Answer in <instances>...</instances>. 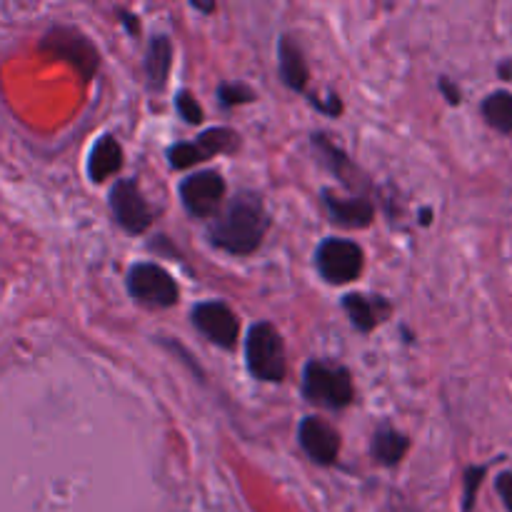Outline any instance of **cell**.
Instances as JSON below:
<instances>
[{
  "mask_svg": "<svg viewBox=\"0 0 512 512\" xmlns=\"http://www.w3.org/2000/svg\"><path fill=\"white\" fill-rule=\"evenodd\" d=\"M270 218L258 195L240 193L223 208V213L210 223L208 238L215 248L233 255H250L260 248Z\"/></svg>",
  "mask_w": 512,
  "mask_h": 512,
  "instance_id": "cell-1",
  "label": "cell"
},
{
  "mask_svg": "<svg viewBox=\"0 0 512 512\" xmlns=\"http://www.w3.org/2000/svg\"><path fill=\"white\" fill-rule=\"evenodd\" d=\"M303 393L310 403L323 405V408H348L353 403V380L348 370L340 365L310 360L303 373Z\"/></svg>",
  "mask_w": 512,
  "mask_h": 512,
  "instance_id": "cell-2",
  "label": "cell"
},
{
  "mask_svg": "<svg viewBox=\"0 0 512 512\" xmlns=\"http://www.w3.org/2000/svg\"><path fill=\"white\" fill-rule=\"evenodd\" d=\"M245 358H248L250 373L265 383H280L288 373L283 338L270 323H258L250 328L248 340H245Z\"/></svg>",
  "mask_w": 512,
  "mask_h": 512,
  "instance_id": "cell-3",
  "label": "cell"
},
{
  "mask_svg": "<svg viewBox=\"0 0 512 512\" xmlns=\"http://www.w3.org/2000/svg\"><path fill=\"white\" fill-rule=\"evenodd\" d=\"M315 265L328 283H353L363 273V250L353 240L328 238L315 250Z\"/></svg>",
  "mask_w": 512,
  "mask_h": 512,
  "instance_id": "cell-4",
  "label": "cell"
},
{
  "mask_svg": "<svg viewBox=\"0 0 512 512\" xmlns=\"http://www.w3.org/2000/svg\"><path fill=\"white\" fill-rule=\"evenodd\" d=\"M128 290L138 303L150 305V308H170L180 298L173 275L155 263H138L130 268Z\"/></svg>",
  "mask_w": 512,
  "mask_h": 512,
  "instance_id": "cell-5",
  "label": "cell"
},
{
  "mask_svg": "<svg viewBox=\"0 0 512 512\" xmlns=\"http://www.w3.org/2000/svg\"><path fill=\"white\" fill-rule=\"evenodd\" d=\"M43 50H48L55 58H63L73 65L80 78L90 80L100 65V55L95 45L75 28H53L43 38Z\"/></svg>",
  "mask_w": 512,
  "mask_h": 512,
  "instance_id": "cell-6",
  "label": "cell"
},
{
  "mask_svg": "<svg viewBox=\"0 0 512 512\" xmlns=\"http://www.w3.org/2000/svg\"><path fill=\"white\" fill-rule=\"evenodd\" d=\"M180 198H183L185 210L195 218H210L218 213L220 203L225 198V180L215 170H200V173L188 175L180 183Z\"/></svg>",
  "mask_w": 512,
  "mask_h": 512,
  "instance_id": "cell-7",
  "label": "cell"
},
{
  "mask_svg": "<svg viewBox=\"0 0 512 512\" xmlns=\"http://www.w3.org/2000/svg\"><path fill=\"white\" fill-rule=\"evenodd\" d=\"M110 208H113L115 220L128 233L140 235L153 225V210L145 203L143 193H140L138 183L133 178H125L115 183L110 190Z\"/></svg>",
  "mask_w": 512,
  "mask_h": 512,
  "instance_id": "cell-8",
  "label": "cell"
},
{
  "mask_svg": "<svg viewBox=\"0 0 512 512\" xmlns=\"http://www.w3.org/2000/svg\"><path fill=\"white\" fill-rule=\"evenodd\" d=\"M193 323L210 343L220 345V348L230 350L235 348L240 335V323L235 318L233 310L220 300H208L193 308Z\"/></svg>",
  "mask_w": 512,
  "mask_h": 512,
  "instance_id": "cell-9",
  "label": "cell"
},
{
  "mask_svg": "<svg viewBox=\"0 0 512 512\" xmlns=\"http://www.w3.org/2000/svg\"><path fill=\"white\" fill-rule=\"evenodd\" d=\"M298 438L308 458L318 465H333L340 455V435L320 418H305L298 428Z\"/></svg>",
  "mask_w": 512,
  "mask_h": 512,
  "instance_id": "cell-10",
  "label": "cell"
},
{
  "mask_svg": "<svg viewBox=\"0 0 512 512\" xmlns=\"http://www.w3.org/2000/svg\"><path fill=\"white\" fill-rule=\"evenodd\" d=\"M343 308L348 313V318L353 320V325L363 333L373 330L375 325L383 323L385 315L390 313V303L383 298H368L363 293H350L343 298Z\"/></svg>",
  "mask_w": 512,
  "mask_h": 512,
  "instance_id": "cell-11",
  "label": "cell"
},
{
  "mask_svg": "<svg viewBox=\"0 0 512 512\" xmlns=\"http://www.w3.org/2000/svg\"><path fill=\"white\" fill-rule=\"evenodd\" d=\"M325 208L330 218L345 228H368L373 223V205L363 198H338L333 193H323Z\"/></svg>",
  "mask_w": 512,
  "mask_h": 512,
  "instance_id": "cell-12",
  "label": "cell"
},
{
  "mask_svg": "<svg viewBox=\"0 0 512 512\" xmlns=\"http://www.w3.org/2000/svg\"><path fill=\"white\" fill-rule=\"evenodd\" d=\"M278 60H280V78L285 80V85L298 93H303L305 85H308V63H305V55L300 50V45L295 43L290 35H283L278 43Z\"/></svg>",
  "mask_w": 512,
  "mask_h": 512,
  "instance_id": "cell-13",
  "label": "cell"
},
{
  "mask_svg": "<svg viewBox=\"0 0 512 512\" xmlns=\"http://www.w3.org/2000/svg\"><path fill=\"white\" fill-rule=\"evenodd\" d=\"M120 165H123V148H120V143L113 138V135H103V138L93 145V150H90V160H88L90 180L103 183V180H108L110 175L118 173Z\"/></svg>",
  "mask_w": 512,
  "mask_h": 512,
  "instance_id": "cell-14",
  "label": "cell"
},
{
  "mask_svg": "<svg viewBox=\"0 0 512 512\" xmlns=\"http://www.w3.org/2000/svg\"><path fill=\"white\" fill-rule=\"evenodd\" d=\"M170 65H173V45L168 35H155L148 45L145 55V75H148L150 88H163L168 83Z\"/></svg>",
  "mask_w": 512,
  "mask_h": 512,
  "instance_id": "cell-15",
  "label": "cell"
},
{
  "mask_svg": "<svg viewBox=\"0 0 512 512\" xmlns=\"http://www.w3.org/2000/svg\"><path fill=\"white\" fill-rule=\"evenodd\" d=\"M410 448V440L405 438L403 433H398V430L393 428H380L378 433H375L373 438V458L378 460L380 465H385V468H393V465H398L400 460H403V455L408 453Z\"/></svg>",
  "mask_w": 512,
  "mask_h": 512,
  "instance_id": "cell-16",
  "label": "cell"
},
{
  "mask_svg": "<svg viewBox=\"0 0 512 512\" xmlns=\"http://www.w3.org/2000/svg\"><path fill=\"white\" fill-rule=\"evenodd\" d=\"M483 118L490 128L498 133L512 135V93L510 90H495L483 100Z\"/></svg>",
  "mask_w": 512,
  "mask_h": 512,
  "instance_id": "cell-17",
  "label": "cell"
},
{
  "mask_svg": "<svg viewBox=\"0 0 512 512\" xmlns=\"http://www.w3.org/2000/svg\"><path fill=\"white\" fill-rule=\"evenodd\" d=\"M195 145L200 148L203 158H213V155L225 153V150H233L238 145V133H233L230 128H213V130H205Z\"/></svg>",
  "mask_w": 512,
  "mask_h": 512,
  "instance_id": "cell-18",
  "label": "cell"
},
{
  "mask_svg": "<svg viewBox=\"0 0 512 512\" xmlns=\"http://www.w3.org/2000/svg\"><path fill=\"white\" fill-rule=\"evenodd\" d=\"M488 468L485 465H470L463 475V512H473L475 498H478V490L483 485Z\"/></svg>",
  "mask_w": 512,
  "mask_h": 512,
  "instance_id": "cell-19",
  "label": "cell"
},
{
  "mask_svg": "<svg viewBox=\"0 0 512 512\" xmlns=\"http://www.w3.org/2000/svg\"><path fill=\"white\" fill-rule=\"evenodd\" d=\"M168 160L173 168L185 170V168H193V165L203 163V153L195 143H178L168 150Z\"/></svg>",
  "mask_w": 512,
  "mask_h": 512,
  "instance_id": "cell-20",
  "label": "cell"
},
{
  "mask_svg": "<svg viewBox=\"0 0 512 512\" xmlns=\"http://www.w3.org/2000/svg\"><path fill=\"white\" fill-rule=\"evenodd\" d=\"M218 98H220V103L225 105V108H230V105L250 103V100H255V93L248 88V85H243V83L220 85V88H218Z\"/></svg>",
  "mask_w": 512,
  "mask_h": 512,
  "instance_id": "cell-21",
  "label": "cell"
},
{
  "mask_svg": "<svg viewBox=\"0 0 512 512\" xmlns=\"http://www.w3.org/2000/svg\"><path fill=\"white\" fill-rule=\"evenodd\" d=\"M175 108H178V115L185 120V123L198 125L200 120H203V108H200L195 95H190L188 90L178 93V98H175Z\"/></svg>",
  "mask_w": 512,
  "mask_h": 512,
  "instance_id": "cell-22",
  "label": "cell"
},
{
  "mask_svg": "<svg viewBox=\"0 0 512 512\" xmlns=\"http://www.w3.org/2000/svg\"><path fill=\"white\" fill-rule=\"evenodd\" d=\"M495 490H498L500 500H503L508 512H512V473H500L495 478Z\"/></svg>",
  "mask_w": 512,
  "mask_h": 512,
  "instance_id": "cell-23",
  "label": "cell"
},
{
  "mask_svg": "<svg viewBox=\"0 0 512 512\" xmlns=\"http://www.w3.org/2000/svg\"><path fill=\"white\" fill-rule=\"evenodd\" d=\"M440 90H443L450 105H460V100H463V93H460V88L450 78H440Z\"/></svg>",
  "mask_w": 512,
  "mask_h": 512,
  "instance_id": "cell-24",
  "label": "cell"
},
{
  "mask_svg": "<svg viewBox=\"0 0 512 512\" xmlns=\"http://www.w3.org/2000/svg\"><path fill=\"white\" fill-rule=\"evenodd\" d=\"M498 73H500V78H503V80H512V60H505V63H500Z\"/></svg>",
  "mask_w": 512,
  "mask_h": 512,
  "instance_id": "cell-25",
  "label": "cell"
},
{
  "mask_svg": "<svg viewBox=\"0 0 512 512\" xmlns=\"http://www.w3.org/2000/svg\"><path fill=\"white\" fill-rule=\"evenodd\" d=\"M193 8H198V10H205V13H210V10H215V5H203V3H193Z\"/></svg>",
  "mask_w": 512,
  "mask_h": 512,
  "instance_id": "cell-26",
  "label": "cell"
},
{
  "mask_svg": "<svg viewBox=\"0 0 512 512\" xmlns=\"http://www.w3.org/2000/svg\"><path fill=\"white\" fill-rule=\"evenodd\" d=\"M430 223V210H425L423 213V225H428Z\"/></svg>",
  "mask_w": 512,
  "mask_h": 512,
  "instance_id": "cell-27",
  "label": "cell"
}]
</instances>
